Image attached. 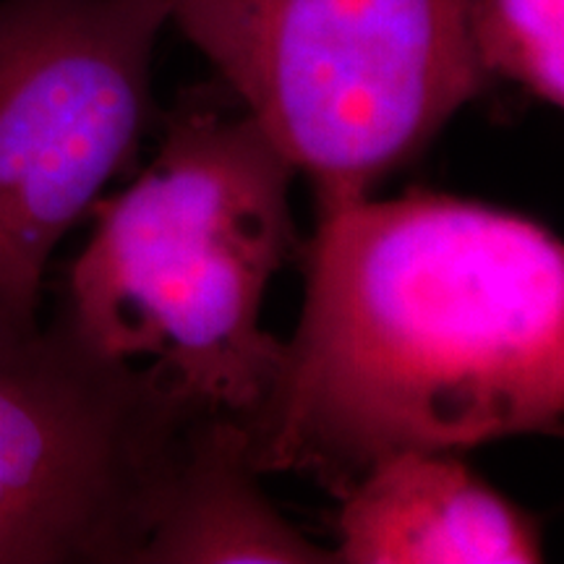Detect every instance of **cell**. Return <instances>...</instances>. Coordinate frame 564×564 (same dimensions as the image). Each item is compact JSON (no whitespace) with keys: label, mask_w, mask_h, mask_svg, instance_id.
Here are the masks:
<instances>
[{"label":"cell","mask_w":564,"mask_h":564,"mask_svg":"<svg viewBox=\"0 0 564 564\" xmlns=\"http://www.w3.org/2000/svg\"><path fill=\"white\" fill-rule=\"evenodd\" d=\"M212 411L53 324L0 319V564H137Z\"/></svg>","instance_id":"cell-4"},{"label":"cell","mask_w":564,"mask_h":564,"mask_svg":"<svg viewBox=\"0 0 564 564\" xmlns=\"http://www.w3.org/2000/svg\"><path fill=\"white\" fill-rule=\"evenodd\" d=\"M564 246L531 217L408 192L319 212L299 327L241 421L259 476L343 499L400 453L562 434Z\"/></svg>","instance_id":"cell-1"},{"label":"cell","mask_w":564,"mask_h":564,"mask_svg":"<svg viewBox=\"0 0 564 564\" xmlns=\"http://www.w3.org/2000/svg\"><path fill=\"white\" fill-rule=\"evenodd\" d=\"M293 178L241 105L171 112L139 178L89 209L97 225L61 316L100 356L147 366L194 405L243 421L280 361L262 308L299 251Z\"/></svg>","instance_id":"cell-2"},{"label":"cell","mask_w":564,"mask_h":564,"mask_svg":"<svg viewBox=\"0 0 564 564\" xmlns=\"http://www.w3.org/2000/svg\"><path fill=\"white\" fill-rule=\"evenodd\" d=\"M319 212L371 196L489 89L463 0H165Z\"/></svg>","instance_id":"cell-3"},{"label":"cell","mask_w":564,"mask_h":564,"mask_svg":"<svg viewBox=\"0 0 564 564\" xmlns=\"http://www.w3.org/2000/svg\"><path fill=\"white\" fill-rule=\"evenodd\" d=\"M241 419L209 413L167 481L137 564H335L259 486Z\"/></svg>","instance_id":"cell-7"},{"label":"cell","mask_w":564,"mask_h":564,"mask_svg":"<svg viewBox=\"0 0 564 564\" xmlns=\"http://www.w3.org/2000/svg\"><path fill=\"white\" fill-rule=\"evenodd\" d=\"M335 564H539L531 512L455 453H400L340 499Z\"/></svg>","instance_id":"cell-6"},{"label":"cell","mask_w":564,"mask_h":564,"mask_svg":"<svg viewBox=\"0 0 564 564\" xmlns=\"http://www.w3.org/2000/svg\"><path fill=\"white\" fill-rule=\"evenodd\" d=\"M463 26L486 84L510 82L564 105V0H463Z\"/></svg>","instance_id":"cell-8"},{"label":"cell","mask_w":564,"mask_h":564,"mask_svg":"<svg viewBox=\"0 0 564 564\" xmlns=\"http://www.w3.org/2000/svg\"><path fill=\"white\" fill-rule=\"evenodd\" d=\"M165 0H0V319L40 324L53 251L137 152Z\"/></svg>","instance_id":"cell-5"}]
</instances>
